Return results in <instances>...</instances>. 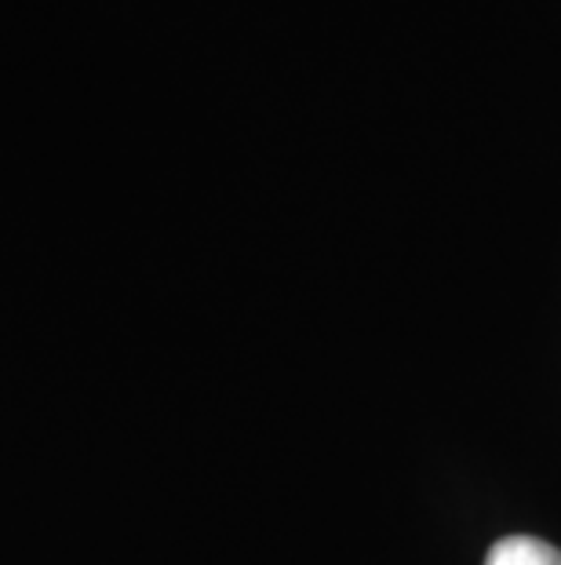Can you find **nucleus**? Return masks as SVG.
Returning a JSON list of instances; mask_svg holds the SVG:
<instances>
[{
    "mask_svg": "<svg viewBox=\"0 0 561 565\" xmlns=\"http://www.w3.org/2000/svg\"><path fill=\"white\" fill-rule=\"evenodd\" d=\"M485 565H561V551L536 536H507L488 551Z\"/></svg>",
    "mask_w": 561,
    "mask_h": 565,
    "instance_id": "f257e3e1",
    "label": "nucleus"
}]
</instances>
